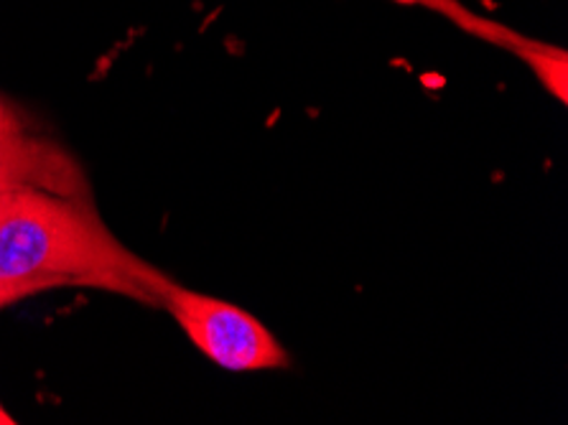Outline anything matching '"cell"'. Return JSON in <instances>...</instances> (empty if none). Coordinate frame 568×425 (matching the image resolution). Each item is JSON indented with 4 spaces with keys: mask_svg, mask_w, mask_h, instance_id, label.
Segmentation results:
<instances>
[{
    "mask_svg": "<svg viewBox=\"0 0 568 425\" xmlns=\"http://www.w3.org/2000/svg\"><path fill=\"white\" fill-rule=\"evenodd\" d=\"M16 301H19V298H16L11 283H8L3 267H0V311L8 308V306H11V303H16Z\"/></svg>",
    "mask_w": 568,
    "mask_h": 425,
    "instance_id": "obj_5",
    "label": "cell"
},
{
    "mask_svg": "<svg viewBox=\"0 0 568 425\" xmlns=\"http://www.w3.org/2000/svg\"><path fill=\"white\" fill-rule=\"evenodd\" d=\"M161 308H166L186 340L222 370L257 372L288 367V352L271 328L235 303L171 281Z\"/></svg>",
    "mask_w": 568,
    "mask_h": 425,
    "instance_id": "obj_2",
    "label": "cell"
},
{
    "mask_svg": "<svg viewBox=\"0 0 568 425\" xmlns=\"http://www.w3.org/2000/svg\"><path fill=\"white\" fill-rule=\"evenodd\" d=\"M16 186L88 196V179L80 163L54 141L31 133L21 112L0 98V189Z\"/></svg>",
    "mask_w": 568,
    "mask_h": 425,
    "instance_id": "obj_3",
    "label": "cell"
},
{
    "mask_svg": "<svg viewBox=\"0 0 568 425\" xmlns=\"http://www.w3.org/2000/svg\"><path fill=\"white\" fill-rule=\"evenodd\" d=\"M13 423H16V421H13V415L8 413L3 405H0V425H13Z\"/></svg>",
    "mask_w": 568,
    "mask_h": 425,
    "instance_id": "obj_6",
    "label": "cell"
},
{
    "mask_svg": "<svg viewBox=\"0 0 568 425\" xmlns=\"http://www.w3.org/2000/svg\"><path fill=\"white\" fill-rule=\"evenodd\" d=\"M0 267L16 298L94 289L161 308L171 277L128 250L90 196L0 189Z\"/></svg>",
    "mask_w": 568,
    "mask_h": 425,
    "instance_id": "obj_1",
    "label": "cell"
},
{
    "mask_svg": "<svg viewBox=\"0 0 568 425\" xmlns=\"http://www.w3.org/2000/svg\"><path fill=\"white\" fill-rule=\"evenodd\" d=\"M420 3L434 6L438 13L449 16L454 23H459L462 29L471 31L475 37L495 43V47L513 51L515 57H520L523 62L532 69V74L538 77L540 84H544L550 94H556L558 100L566 102L568 59H566L564 49H556V47H550V43L528 39V37H523V33L505 29V26H500V23L481 19V16L467 11V8H462L456 0H420Z\"/></svg>",
    "mask_w": 568,
    "mask_h": 425,
    "instance_id": "obj_4",
    "label": "cell"
}]
</instances>
